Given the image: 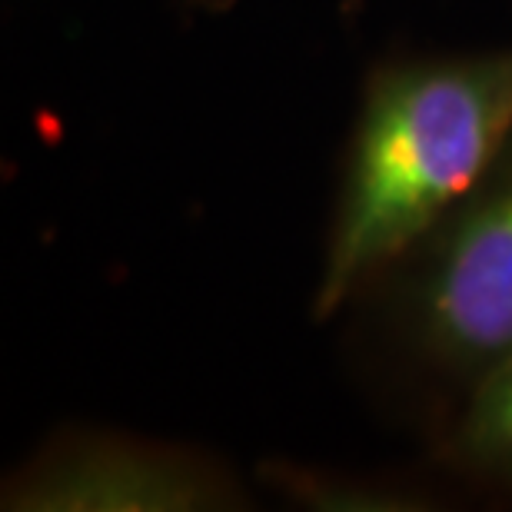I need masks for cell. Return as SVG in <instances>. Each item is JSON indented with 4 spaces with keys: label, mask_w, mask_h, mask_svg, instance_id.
<instances>
[{
    "label": "cell",
    "mask_w": 512,
    "mask_h": 512,
    "mask_svg": "<svg viewBox=\"0 0 512 512\" xmlns=\"http://www.w3.org/2000/svg\"><path fill=\"white\" fill-rule=\"evenodd\" d=\"M512 143V50L419 60L373 80L316 286L326 316L423 243Z\"/></svg>",
    "instance_id": "1"
},
{
    "label": "cell",
    "mask_w": 512,
    "mask_h": 512,
    "mask_svg": "<svg viewBox=\"0 0 512 512\" xmlns=\"http://www.w3.org/2000/svg\"><path fill=\"white\" fill-rule=\"evenodd\" d=\"M423 243L413 290L419 340L449 366L486 373L512 353V143Z\"/></svg>",
    "instance_id": "2"
},
{
    "label": "cell",
    "mask_w": 512,
    "mask_h": 512,
    "mask_svg": "<svg viewBox=\"0 0 512 512\" xmlns=\"http://www.w3.org/2000/svg\"><path fill=\"white\" fill-rule=\"evenodd\" d=\"M237 499L207 459L107 436L47 449L4 489V509L17 512H197Z\"/></svg>",
    "instance_id": "3"
},
{
    "label": "cell",
    "mask_w": 512,
    "mask_h": 512,
    "mask_svg": "<svg viewBox=\"0 0 512 512\" xmlns=\"http://www.w3.org/2000/svg\"><path fill=\"white\" fill-rule=\"evenodd\" d=\"M453 453L473 473L512 486V353L476 376L473 399L453 436Z\"/></svg>",
    "instance_id": "4"
}]
</instances>
